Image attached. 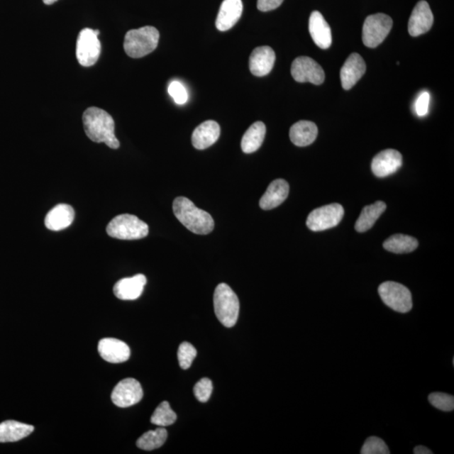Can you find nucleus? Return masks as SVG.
Segmentation results:
<instances>
[{"label":"nucleus","mask_w":454,"mask_h":454,"mask_svg":"<svg viewBox=\"0 0 454 454\" xmlns=\"http://www.w3.org/2000/svg\"><path fill=\"white\" fill-rule=\"evenodd\" d=\"M84 128L88 138L97 143H106L109 148H120L115 135V121L106 111L97 107L87 109L83 115Z\"/></svg>","instance_id":"1"},{"label":"nucleus","mask_w":454,"mask_h":454,"mask_svg":"<svg viewBox=\"0 0 454 454\" xmlns=\"http://www.w3.org/2000/svg\"><path fill=\"white\" fill-rule=\"evenodd\" d=\"M172 210L177 219L194 234L207 235L214 229L215 222L212 216L195 206L187 198H176L172 204Z\"/></svg>","instance_id":"2"},{"label":"nucleus","mask_w":454,"mask_h":454,"mask_svg":"<svg viewBox=\"0 0 454 454\" xmlns=\"http://www.w3.org/2000/svg\"><path fill=\"white\" fill-rule=\"evenodd\" d=\"M159 36L158 31L153 26L131 30L125 36V52L133 58L147 56L157 48Z\"/></svg>","instance_id":"3"},{"label":"nucleus","mask_w":454,"mask_h":454,"mask_svg":"<svg viewBox=\"0 0 454 454\" xmlns=\"http://www.w3.org/2000/svg\"><path fill=\"white\" fill-rule=\"evenodd\" d=\"M214 308L218 320L226 328H233L237 323L239 299L229 285L222 283L217 286L214 293Z\"/></svg>","instance_id":"4"},{"label":"nucleus","mask_w":454,"mask_h":454,"mask_svg":"<svg viewBox=\"0 0 454 454\" xmlns=\"http://www.w3.org/2000/svg\"><path fill=\"white\" fill-rule=\"evenodd\" d=\"M106 231L113 238L138 240L146 238L149 233L147 223L130 214L117 216L108 224Z\"/></svg>","instance_id":"5"},{"label":"nucleus","mask_w":454,"mask_h":454,"mask_svg":"<svg viewBox=\"0 0 454 454\" xmlns=\"http://www.w3.org/2000/svg\"><path fill=\"white\" fill-rule=\"evenodd\" d=\"M393 21L385 13L367 16L362 26V43L367 48H375L382 43L392 31Z\"/></svg>","instance_id":"6"},{"label":"nucleus","mask_w":454,"mask_h":454,"mask_svg":"<svg viewBox=\"0 0 454 454\" xmlns=\"http://www.w3.org/2000/svg\"><path fill=\"white\" fill-rule=\"evenodd\" d=\"M380 297L386 306L399 313H407L412 309L411 293L406 286L393 281L380 285Z\"/></svg>","instance_id":"7"},{"label":"nucleus","mask_w":454,"mask_h":454,"mask_svg":"<svg viewBox=\"0 0 454 454\" xmlns=\"http://www.w3.org/2000/svg\"><path fill=\"white\" fill-rule=\"evenodd\" d=\"M99 35L98 30L85 28L80 31L77 40L76 56L82 66L91 67L99 60L101 52Z\"/></svg>","instance_id":"8"},{"label":"nucleus","mask_w":454,"mask_h":454,"mask_svg":"<svg viewBox=\"0 0 454 454\" xmlns=\"http://www.w3.org/2000/svg\"><path fill=\"white\" fill-rule=\"evenodd\" d=\"M344 216L343 207L339 204H331L311 211L306 225L313 231H321L338 226Z\"/></svg>","instance_id":"9"},{"label":"nucleus","mask_w":454,"mask_h":454,"mask_svg":"<svg viewBox=\"0 0 454 454\" xmlns=\"http://www.w3.org/2000/svg\"><path fill=\"white\" fill-rule=\"evenodd\" d=\"M292 74L298 83H311L316 85L323 84L325 72L318 63L309 57L294 59L292 66Z\"/></svg>","instance_id":"10"},{"label":"nucleus","mask_w":454,"mask_h":454,"mask_svg":"<svg viewBox=\"0 0 454 454\" xmlns=\"http://www.w3.org/2000/svg\"><path fill=\"white\" fill-rule=\"evenodd\" d=\"M143 397L142 385L138 380L127 378L121 380L114 389L111 399L118 407L126 408L135 405Z\"/></svg>","instance_id":"11"},{"label":"nucleus","mask_w":454,"mask_h":454,"mask_svg":"<svg viewBox=\"0 0 454 454\" xmlns=\"http://www.w3.org/2000/svg\"><path fill=\"white\" fill-rule=\"evenodd\" d=\"M433 13L428 2L421 0L416 4L408 23L409 34L419 36L428 33L433 25Z\"/></svg>","instance_id":"12"},{"label":"nucleus","mask_w":454,"mask_h":454,"mask_svg":"<svg viewBox=\"0 0 454 454\" xmlns=\"http://www.w3.org/2000/svg\"><path fill=\"white\" fill-rule=\"evenodd\" d=\"M402 156L397 150L387 149L377 154L372 161V171L379 178L396 172L402 166Z\"/></svg>","instance_id":"13"},{"label":"nucleus","mask_w":454,"mask_h":454,"mask_svg":"<svg viewBox=\"0 0 454 454\" xmlns=\"http://www.w3.org/2000/svg\"><path fill=\"white\" fill-rule=\"evenodd\" d=\"M366 72L365 60L358 53H352L345 62L340 76L343 88L345 90L351 89Z\"/></svg>","instance_id":"14"},{"label":"nucleus","mask_w":454,"mask_h":454,"mask_svg":"<svg viewBox=\"0 0 454 454\" xmlns=\"http://www.w3.org/2000/svg\"><path fill=\"white\" fill-rule=\"evenodd\" d=\"M98 351L104 360L111 363L124 362L131 356L128 345L116 338H104L99 340Z\"/></svg>","instance_id":"15"},{"label":"nucleus","mask_w":454,"mask_h":454,"mask_svg":"<svg viewBox=\"0 0 454 454\" xmlns=\"http://www.w3.org/2000/svg\"><path fill=\"white\" fill-rule=\"evenodd\" d=\"M275 52L270 47L263 45L253 50L249 58V68L256 77H263L270 74L275 66Z\"/></svg>","instance_id":"16"},{"label":"nucleus","mask_w":454,"mask_h":454,"mask_svg":"<svg viewBox=\"0 0 454 454\" xmlns=\"http://www.w3.org/2000/svg\"><path fill=\"white\" fill-rule=\"evenodd\" d=\"M146 284V276L136 275L118 281L114 286V294L122 301H134L142 295Z\"/></svg>","instance_id":"17"},{"label":"nucleus","mask_w":454,"mask_h":454,"mask_svg":"<svg viewBox=\"0 0 454 454\" xmlns=\"http://www.w3.org/2000/svg\"><path fill=\"white\" fill-rule=\"evenodd\" d=\"M243 11L242 0H224L216 18V28L221 31L233 28L242 16Z\"/></svg>","instance_id":"18"},{"label":"nucleus","mask_w":454,"mask_h":454,"mask_svg":"<svg viewBox=\"0 0 454 454\" xmlns=\"http://www.w3.org/2000/svg\"><path fill=\"white\" fill-rule=\"evenodd\" d=\"M309 31L317 47L328 49L333 43L328 23L319 11H313L309 20Z\"/></svg>","instance_id":"19"},{"label":"nucleus","mask_w":454,"mask_h":454,"mask_svg":"<svg viewBox=\"0 0 454 454\" xmlns=\"http://www.w3.org/2000/svg\"><path fill=\"white\" fill-rule=\"evenodd\" d=\"M221 135V127L215 121H206L195 128L192 134L193 146L204 150L216 143Z\"/></svg>","instance_id":"20"},{"label":"nucleus","mask_w":454,"mask_h":454,"mask_svg":"<svg viewBox=\"0 0 454 454\" xmlns=\"http://www.w3.org/2000/svg\"><path fill=\"white\" fill-rule=\"evenodd\" d=\"M289 192V186L287 182L281 179L274 180L262 195L260 206L265 211L278 207L287 199Z\"/></svg>","instance_id":"21"},{"label":"nucleus","mask_w":454,"mask_h":454,"mask_svg":"<svg viewBox=\"0 0 454 454\" xmlns=\"http://www.w3.org/2000/svg\"><path fill=\"white\" fill-rule=\"evenodd\" d=\"M75 217V212L71 206L66 204H57L48 212L45 219L48 229L58 231L71 226Z\"/></svg>","instance_id":"22"},{"label":"nucleus","mask_w":454,"mask_h":454,"mask_svg":"<svg viewBox=\"0 0 454 454\" xmlns=\"http://www.w3.org/2000/svg\"><path fill=\"white\" fill-rule=\"evenodd\" d=\"M318 128L314 122L309 121H298L289 131V138L297 147H306L315 142Z\"/></svg>","instance_id":"23"},{"label":"nucleus","mask_w":454,"mask_h":454,"mask_svg":"<svg viewBox=\"0 0 454 454\" xmlns=\"http://www.w3.org/2000/svg\"><path fill=\"white\" fill-rule=\"evenodd\" d=\"M34 426L16 421H6L0 423V443L20 441L33 433Z\"/></svg>","instance_id":"24"},{"label":"nucleus","mask_w":454,"mask_h":454,"mask_svg":"<svg viewBox=\"0 0 454 454\" xmlns=\"http://www.w3.org/2000/svg\"><path fill=\"white\" fill-rule=\"evenodd\" d=\"M266 126L262 121L255 122L245 133L240 147L245 153H253L260 148L265 140Z\"/></svg>","instance_id":"25"},{"label":"nucleus","mask_w":454,"mask_h":454,"mask_svg":"<svg viewBox=\"0 0 454 454\" xmlns=\"http://www.w3.org/2000/svg\"><path fill=\"white\" fill-rule=\"evenodd\" d=\"M386 210L383 201H377L362 209L361 214L356 221L355 229L358 233H365L373 227L377 220Z\"/></svg>","instance_id":"26"},{"label":"nucleus","mask_w":454,"mask_h":454,"mask_svg":"<svg viewBox=\"0 0 454 454\" xmlns=\"http://www.w3.org/2000/svg\"><path fill=\"white\" fill-rule=\"evenodd\" d=\"M383 246L387 251L394 253H409L419 247V240L410 236L396 234L386 240Z\"/></svg>","instance_id":"27"},{"label":"nucleus","mask_w":454,"mask_h":454,"mask_svg":"<svg viewBox=\"0 0 454 454\" xmlns=\"http://www.w3.org/2000/svg\"><path fill=\"white\" fill-rule=\"evenodd\" d=\"M167 438V430L160 426L156 430L148 431L144 433L136 442V446L143 450L152 451L162 447L166 442Z\"/></svg>","instance_id":"28"},{"label":"nucleus","mask_w":454,"mask_h":454,"mask_svg":"<svg viewBox=\"0 0 454 454\" xmlns=\"http://www.w3.org/2000/svg\"><path fill=\"white\" fill-rule=\"evenodd\" d=\"M176 420V413L172 410L170 403L167 402H162L151 417L152 423L162 428L174 424Z\"/></svg>","instance_id":"29"},{"label":"nucleus","mask_w":454,"mask_h":454,"mask_svg":"<svg viewBox=\"0 0 454 454\" xmlns=\"http://www.w3.org/2000/svg\"><path fill=\"white\" fill-rule=\"evenodd\" d=\"M196 355V349H195L192 344L187 342L181 343L178 351V360L182 369H189Z\"/></svg>","instance_id":"30"},{"label":"nucleus","mask_w":454,"mask_h":454,"mask_svg":"<svg viewBox=\"0 0 454 454\" xmlns=\"http://www.w3.org/2000/svg\"><path fill=\"white\" fill-rule=\"evenodd\" d=\"M428 401L431 406L443 411H453L454 397L451 394L435 392L429 394Z\"/></svg>","instance_id":"31"},{"label":"nucleus","mask_w":454,"mask_h":454,"mask_svg":"<svg viewBox=\"0 0 454 454\" xmlns=\"http://www.w3.org/2000/svg\"><path fill=\"white\" fill-rule=\"evenodd\" d=\"M362 454H389L390 453L387 445L382 439L377 437L367 438L362 445L361 449Z\"/></svg>","instance_id":"32"},{"label":"nucleus","mask_w":454,"mask_h":454,"mask_svg":"<svg viewBox=\"0 0 454 454\" xmlns=\"http://www.w3.org/2000/svg\"><path fill=\"white\" fill-rule=\"evenodd\" d=\"M213 392V384L211 380L208 378H204L199 381L194 387V393L195 397L199 402L202 403L207 402L211 398Z\"/></svg>","instance_id":"33"},{"label":"nucleus","mask_w":454,"mask_h":454,"mask_svg":"<svg viewBox=\"0 0 454 454\" xmlns=\"http://www.w3.org/2000/svg\"><path fill=\"white\" fill-rule=\"evenodd\" d=\"M169 94L177 104H184L188 101V92L184 86L178 81L172 82L169 86Z\"/></svg>","instance_id":"34"},{"label":"nucleus","mask_w":454,"mask_h":454,"mask_svg":"<svg viewBox=\"0 0 454 454\" xmlns=\"http://www.w3.org/2000/svg\"><path fill=\"white\" fill-rule=\"evenodd\" d=\"M430 103V94L428 92H423L420 94L416 102V111L417 116H425L428 112Z\"/></svg>","instance_id":"35"},{"label":"nucleus","mask_w":454,"mask_h":454,"mask_svg":"<svg viewBox=\"0 0 454 454\" xmlns=\"http://www.w3.org/2000/svg\"><path fill=\"white\" fill-rule=\"evenodd\" d=\"M284 2V0H258V9L260 11L267 12L276 10Z\"/></svg>","instance_id":"36"},{"label":"nucleus","mask_w":454,"mask_h":454,"mask_svg":"<svg viewBox=\"0 0 454 454\" xmlns=\"http://www.w3.org/2000/svg\"><path fill=\"white\" fill-rule=\"evenodd\" d=\"M414 453L415 454H433V453L431 452L429 448L424 446H421V445H420V446H416L414 448Z\"/></svg>","instance_id":"37"},{"label":"nucleus","mask_w":454,"mask_h":454,"mask_svg":"<svg viewBox=\"0 0 454 454\" xmlns=\"http://www.w3.org/2000/svg\"><path fill=\"white\" fill-rule=\"evenodd\" d=\"M57 1V0H43L44 4H48V6H50V4H52Z\"/></svg>","instance_id":"38"}]
</instances>
